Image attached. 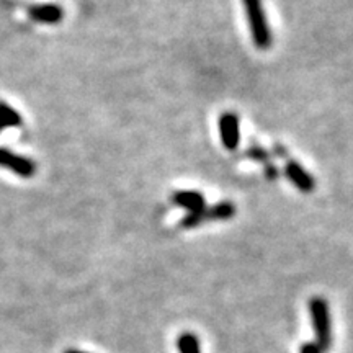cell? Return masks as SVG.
I'll return each instance as SVG.
<instances>
[{"label":"cell","instance_id":"8","mask_svg":"<svg viewBox=\"0 0 353 353\" xmlns=\"http://www.w3.org/2000/svg\"><path fill=\"white\" fill-rule=\"evenodd\" d=\"M170 200L179 208L188 210V213L205 206V195L201 192H195V190H180L170 196Z\"/></svg>","mask_w":353,"mask_h":353},{"label":"cell","instance_id":"2","mask_svg":"<svg viewBox=\"0 0 353 353\" xmlns=\"http://www.w3.org/2000/svg\"><path fill=\"white\" fill-rule=\"evenodd\" d=\"M244 12L249 21V30L252 34V41L259 50H267L272 44V32L268 25L267 15L262 0H242Z\"/></svg>","mask_w":353,"mask_h":353},{"label":"cell","instance_id":"1","mask_svg":"<svg viewBox=\"0 0 353 353\" xmlns=\"http://www.w3.org/2000/svg\"><path fill=\"white\" fill-rule=\"evenodd\" d=\"M309 314H311L312 329L316 334V347L321 353L329 352L332 345V322H330L327 301L321 296H312L309 299Z\"/></svg>","mask_w":353,"mask_h":353},{"label":"cell","instance_id":"12","mask_svg":"<svg viewBox=\"0 0 353 353\" xmlns=\"http://www.w3.org/2000/svg\"><path fill=\"white\" fill-rule=\"evenodd\" d=\"M299 353H321V350L316 347V343H304V345L299 348Z\"/></svg>","mask_w":353,"mask_h":353},{"label":"cell","instance_id":"10","mask_svg":"<svg viewBox=\"0 0 353 353\" xmlns=\"http://www.w3.org/2000/svg\"><path fill=\"white\" fill-rule=\"evenodd\" d=\"M176 348H179V353H201L200 341L192 332L179 335V339H176Z\"/></svg>","mask_w":353,"mask_h":353},{"label":"cell","instance_id":"7","mask_svg":"<svg viewBox=\"0 0 353 353\" xmlns=\"http://www.w3.org/2000/svg\"><path fill=\"white\" fill-rule=\"evenodd\" d=\"M285 174L291 180V183L304 193H311L312 190L316 188V180L312 179V176L309 175V172L304 169L303 165H299L298 162L290 161L285 167Z\"/></svg>","mask_w":353,"mask_h":353},{"label":"cell","instance_id":"9","mask_svg":"<svg viewBox=\"0 0 353 353\" xmlns=\"http://www.w3.org/2000/svg\"><path fill=\"white\" fill-rule=\"evenodd\" d=\"M21 126V117L17 110H13L6 101H0V132L7 128Z\"/></svg>","mask_w":353,"mask_h":353},{"label":"cell","instance_id":"13","mask_svg":"<svg viewBox=\"0 0 353 353\" xmlns=\"http://www.w3.org/2000/svg\"><path fill=\"white\" fill-rule=\"evenodd\" d=\"M64 353H87V352H82V350H74V348H70V350L64 352Z\"/></svg>","mask_w":353,"mask_h":353},{"label":"cell","instance_id":"3","mask_svg":"<svg viewBox=\"0 0 353 353\" xmlns=\"http://www.w3.org/2000/svg\"><path fill=\"white\" fill-rule=\"evenodd\" d=\"M236 211V205L231 201H221L213 206H203V208L190 211L187 216H183L182 221H180V226L190 229L201 226V224L210 223V221H226L234 218Z\"/></svg>","mask_w":353,"mask_h":353},{"label":"cell","instance_id":"6","mask_svg":"<svg viewBox=\"0 0 353 353\" xmlns=\"http://www.w3.org/2000/svg\"><path fill=\"white\" fill-rule=\"evenodd\" d=\"M28 15L38 23L54 25L64 19V10L57 3H38L28 8Z\"/></svg>","mask_w":353,"mask_h":353},{"label":"cell","instance_id":"5","mask_svg":"<svg viewBox=\"0 0 353 353\" xmlns=\"http://www.w3.org/2000/svg\"><path fill=\"white\" fill-rule=\"evenodd\" d=\"M0 167L13 172L15 175L23 176V179H30V176L37 174V164L32 159L20 156V154H15L3 148H0Z\"/></svg>","mask_w":353,"mask_h":353},{"label":"cell","instance_id":"11","mask_svg":"<svg viewBox=\"0 0 353 353\" xmlns=\"http://www.w3.org/2000/svg\"><path fill=\"white\" fill-rule=\"evenodd\" d=\"M245 156L249 157V159H252V161L263 162L265 165H267L268 161H270V154L265 151V149L260 148V145H252V148L247 149Z\"/></svg>","mask_w":353,"mask_h":353},{"label":"cell","instance_id":"4","mask_svg":"<svg viewBox=\"0 0 353 353\" xmlns=\"http://www.w3.org/2000/svg\"><path fill=\"white\" fill-rule=\"evenodd\" d=\"M219 136L223 145L228 151H236L241 143V123L239 117L232 112H224L218 121Z\"/></svg>","mask_w":353,"mask_h":353}]
</instances>
